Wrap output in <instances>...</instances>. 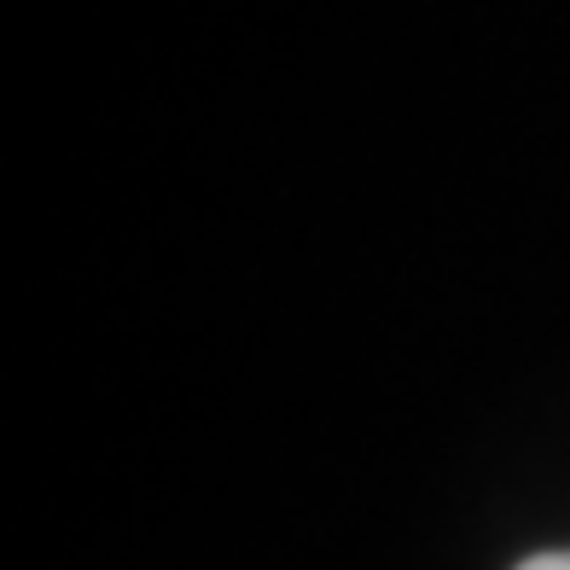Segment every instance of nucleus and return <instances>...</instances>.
<instances>
[{"label":"nucleus","mask_w":570,"mask_h":570,"mask_svg":"<svg viewBox=\"0 0 570 570\" xmlns=\"http://www.w3.org/2000/svg\"><path fill=\"white\" fill-rule=\"evenodd\" d=\"M518 570H570V553H530Z\"/></svg>","instance_id":"f257e3e1"}]
</instances>
